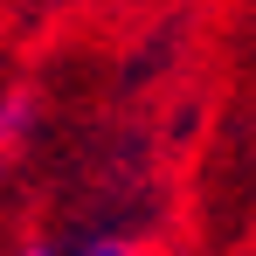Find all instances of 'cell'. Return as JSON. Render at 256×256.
I'll list each match as a JSON object with an SVG mask.
<instances>
[{
  "mask_svg": "<svg viewBox=\"0 0 256 256\" xmlns=\"http://www.w3.org/2000/svg\"><path fill=\"white\" fill-rule=\"evenodd\" d=\"M28 125H35V97H28V90L0 97V152H14V146L28 138Z\"/></svg>",
  "mask_w": 256,
  "mask_h": 256,
  "instance_id": "cell-1",
  "label": "cell"
},
{
  "mask_svg": "<svg viewBox=\"0 0 256 256\" xmlns=\"http://www.w3.org/2000/svg\"><path fill=\"white\" fill-rule=\"evenodd\" d=\"M76 256H146V250H138L132 236H90V242H84Z\"/></svg>",
  "mask_w": 256,
  "mask_h": 256,
  "instance_id": "cell-2",
  "label": "cell"
},
{
  "mask_svg": "<svg viewBox=\"0 0 256 256\" xmlns=\"http://www.w3.org/2000/svg\"><path fill=\"white\" fill-rule=\"evenodd\" d=\"M14 256H56V250H48V242H28V250H14Z\"/></svg>",
  "mask_w": 256,
  "mask_h": 256,
  "instance_id": "cell-3",
  "label": "cell"
}]
</instances>
